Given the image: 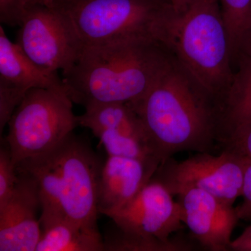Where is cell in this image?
I'll return each mask as SVG.
<instances>
[{
  "label": "cell",
  "instance_id": "cell-1",
  "mask_svg": "<svg viewBox=\"0 0 251 251\" xmlns=\"http://www.w3.org/2000/svg\"><path fill=\"white\" fill-rule=\"evenodd\" d=\"M130 104L161 165L179 151L210 152L216 140L221 141L219 107L175 58L148 93Z\"/></svg>",
  "mask_w": 251,
  "mask_h": 251
},
{
  "label": "cell",
  "instance_id": "cell-2",
  "mask_svg": "<svg viewBox=\"0 0 251 251\" xmlns=\"http://www.w3.org/2000/svg\"><path fill=\"white\" fill-rule=\"evenodd\" d=\"M154 39L85 46L63 82L74 103H134L143 98L172 61Z\"/></svg>",
  "mask_w": 251,
  "mask_h": 251
},
{
  "label": "cell",
  "instance_id": "cell-3",
  "mask_svg": "<svg viewBox=\"0 0 251 251\" xmlns=\"http://www.w3.org/2000/svg\"><path fill=\"white\" fill-rule=\"evenodd\" d=\"M154 39L215 102L221 111L234 75L228 31L219 0H196L159 20Z\"/></svg>",
  "mask_w": 251,
  "mask_h": 251
},
{
  "label": "cell",
  "instance_id": "cell-4",
  "mask_svg": "<svg viewBox=\"0 0 251 251\" xmlns=\"http://www.w3.org/2000/svg\"><path fill=\"white\" fill-rule=\"evenodd\" d=\"M102 166L87 143L73 133L50 151L18 163L16 169L35 181L41 214L98 227V186Z\"/></svg>",
  "mask_w": 251,
  "mask_h": 251
},
{
  "label": "cell",
  "instance_id": "cell-5",
  "mask_svg": "<svg viewBox=\"0 0 251 251\" xmlns=\"http://www.w3.org/2000/svg\"><path fill=\"white\" fill-rule=\"evenodd\" d=\"M105 216L117 228L104 240L105 251L191 250L184 243L171 240L172 234L182 228L184 224L181 205L153 176L130 202Z\"/></svg>",
  "mask_w": 251,
  "mask_h": 251
},
{
  "label": "cell",
  "instance_id": "cell-6",
  "mask_svg": "<svg viewBox=\"0 0 251 251\" xmlns=\"http://www.w3.org/2000/svg\"><path fill=\"white\" fill-rule=\"evenodd\" d=\"M67 89L36 88L25 94L8 124L6 145L15 165L44 154L79 126Z\"/></svg>",
  "mask_w": 251,
  "mask_h": 251
},
{
  "label": "cell",
  "instance_id": "cell-7",
  "mask_svg": "<svg viewBox=\"0 0 251 251\" xmlns=\"http://www.w3.org/2000/svg\"><path fill=\"white\" fill-rule=\"evenodd\" d=\"M171 7L165 0H79L60 9L89 46L154 39L157 23Z\"/></svg>",
  "mask_w": 251,
  "mask_h": 251
},
{
  "label": "cell",
  "instance_id": "cell-8",
  "mask_svg": "<svg viewBox=\"0 0 251 251\" xmlns=\"http://www.w3.org/2000/svg\"><path fill=\"white\" fill-rule=\"evenodd\" d=\"M19 26L16 44L46 72H67L85 47L69 15L60 8L36 4L24 15Z\"/></svg>",
  "mask_w": 251,
  "mask_h": 251
},
{
  "label": "cell",
  "instance_id": "cell-9",
  "mask_svg": "<svg viewBox=\"0 0 251 251\" xmlns=\"http://www.w3.org/2000/svg\"><path fill=\"white\" fill-rule=\"evenodd\" d=\"M244 156L226 148L218 156L199 152L179 163L169 160L159 167L156 179L175 196L180 190L197 188L233 206L242 196Z\"/></svg>",
  "mask_w": 251,
  "mask_h": 251
},
{
  "label": "cell",
  "instance_id": "cell-10",
  "mask_svg": "<svg viewBox=\"0 0 251 251\" xmlns=\"http://www.w3.org/2000/svg\"><path fill=\"white\" fill-rule=\"evenodd\" d=\"M64 89L57 73L43 71L31 62L0 26V131L32 89Z\"/></svg>",
  "mask_w": 251,
  "mask_h": 251
},
{
  "label": "cell",
  "instance_id": "cell-11",
  "mask_svg": "<svg viewBox=\"0 0 251 251\" xmlns=\"http://www.w3.org/2000/svg\"><path fill=\"white\" fill-rule=\"evenodd\" d=\"M175 195L183 223L193 238L209 251H229L232 234L240 220L236 208L197 188L180 190Z\"/></svg>",
  "mask_w": 251,
  "mask_h": 251
},
{
  "label": "cell",
  "instance_id": "cell-12",
  "mask_svg": "<svg viewBox=\"0 0 251 251\" xmlns=\"http://www.w3.org/2000/svg\"><path fill=\"white\" fill-rule=\"evenodd\" d=\"M18 173L14 191L0 206V251H36L41 236L39 190L31 176Z\"/></svg>",
  "mask_w": 251,
  "mask_h": 251
},
{
  "label": "cell",
  "instance_id": "cell-13",
  "mask_svg": "<svg viewBox=\"0 0 251 251\" xmlns=\"http://www.w3.org/2000/svg\"><path fill=\"white\" fill-rule=\"evenodd\" d=\"M161 165L127 157L108 156L99 176L98 209L106 215L138 194Z\"/></svg>",
  "mask_w": 251,
  "mask_h": 251
},
{
  "label": "cell",
  "instance_id": "cell-14",
  "mask_svg": "<svg viewBox=\"0 0 251 251\" xmlns=\"http://www.w3.org/2000/svg\"><path fill=\"white\" fill-rule=\"evenodd\" d=\"M84 107L83 115L77 116L78 125L92 130L97 138L104 135L117 139L138 140L154 149L143 120L130 103H92Z\"/></svg>",
  "mask_w": 251,
  "mask_h": 251
},
{
  "label": "cell",
  "instance_id": "cell-15",
  "mask_svg": "<svg viewBox=\"0 0 251 251\" xmlns=\"http://www.w3.org/2000/svg\"><path fill=\"white\" fill-rule=\"evenodd\" d=\"M40 223L41 236L36 251H105L98 227L49 214H41Z\"/></svg>",
  "mask_w": 251,
  "mask_h": 251
},
{
  "label": "cell",
  "instance_id": "cell-16",
  "mask_svg": "<svg viewBox=\"0 0 251 251\" xmlns=\"http://www.w3.org/2000/svg\"><path fill=\"white\" fill-rule=\"evenodd\" d=\"M233 82L221 109V140L234 127L251 121V57L238 59Z\"/></svg>",
  "mask_w": 251,
  "mask_h": 251
},
{
  "label": "cell",
  "instance_id": "cell-17",
  "mask_svg": "<svg viewBox=\"0 0 251 251\" xmlns=\"http://www.w3.org/2000/svg\"><path fill=\"white\" fill-rule=\"evenodd\" d=\"M228 31L231 54L235 64L239 42L251 18V0H219Z\"/></svg>",
  "mask_w": 251,
  "mask_h": 251
},
{
  "label": "cell",
  "instance_id": "cell-18",
  "mask_svg": "<svg viewBox=\"0 0 251 251\" xmlns=\"http://www.w3.org/2000/svg\"><path fill=\"white\" fill-rule=\"evenodd\" d=\"M18 179V173L7 145L0 150V206L11 197Z\"/></svg>",
  "mask_w": 251,
  "mask_h": 251
},
{
  "label": "cell",
  "instance_id": "cell-19",
  "mask_svg": "<svg viewBox=\"0 0 251 251\" xmlns=\"http://www.w3.org/2000/svg\"><path fill=\"white\" fill-rule=\"evenodd\" d=\"M226 148L251 158V121L237 126L224 135Z\"/></svg>",
  "mask_w": 251,
  "mask_h": 251
},
{
  "label": "cell",
  "instance_id": "cell-20",
  "mask_svg": "<svg viewBox=\"0 0 251 251\" xmlns=\"http://www.w3.org/2000/svg\"><path fill=\"white\" fill-rule=\"evenodd\" d=\"M41 0H0V21L10 26L20 25L23 16Z\"/></svg>",
  "mask_w": 251,
  "mask_h": 251
},
{
  "label": "cell",
  "instance_id": "cell-21",
  "mask_svg": "<svg viewBox=\"0 0 251 251\" xmlns=\"http://www.w3.org/2000/svg\"><path fill=\"white\" fill-rule=\"evenodd\" d=\"M244 166L242 194L244 201L236 209L239 219L251 221V158L244 156Z\"/></svg>",
  "mask_w": 251,
  "mask_h": 251
},
{
  "label": "cell",
  "instance_id": "cell-22",
  "mask_svg": "<svg viewBox=\"0 0 251 251\" xmlns=\"http://www.w3.org/2000/svg\"><path fill=\"white\" fill-rule=\"evenodd\" d=\"M241 57H251V18L241 37L234 67Z\"/></svg>",
  "mask_w": 251,
  "mask_h": 251
},
{
  "label": "cell",
  "instance_id": "cell-23",
  "mask_svg": "<svg viewBox=\"0 0 251 251\" xmlns=\"http://www.w3.org/2000/svg\"><path fill=\"white\" fill-rule=\"evenodd\" d=\"M229 250L251 251V224L244 229L239 237L232 240Z\"/></svg>",
  "mask_w": 251,
  "mask_h": 251
},
{
  "label": "cell",
  "instance_id": "cell-24",
  "mask_svg": "<svg viewBox=\"0 0 251 251\" xmlns=\"http://www.w3.org/2000/svg\"><path fill=\"white\" fill-rule=\"evenodd\" d=\"M171 5L173 9L176 12H181L187 9L196 0H165Z\"/></svg>",
  "mask_w": 251,
  "mask_h": 251
},
{
  "label": "cell",
  "instance_id": "cell-25",
  "mask_svg": "<svg viewBox=\"0 0 251 251\" xmlns=\"http://www.w3.org/2000/svg\"><path fill=\"white\" fill-rule=\"evenodd\" d=\"M79 0H41V4L50 7L62 8Z\"/></svg>",
  "mask_w": 251,
  "mask_h": 251
}]
</instances>
